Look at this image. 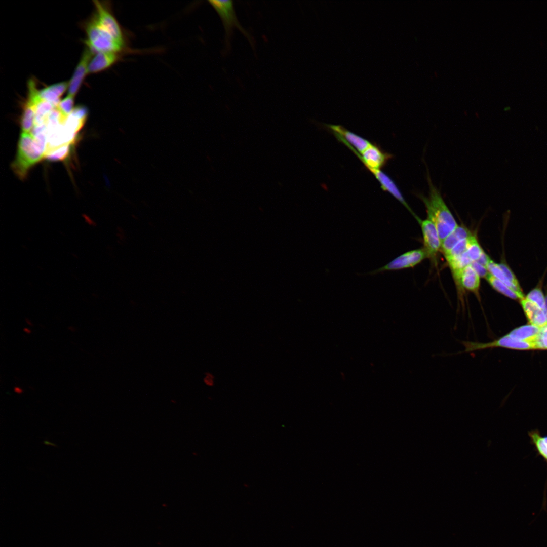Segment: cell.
I'll list each match as a JSON object with an SVG mask.
<instances>
[{
	"label": "cell",
	"instance_id": "6da1fadb",
	"mask_svg": "<svg viewBox=\"0 0 547 547\" xmlns=\"http://www.w3.org/2000/svg\"><path fill=\"white\" fill-rule=\"evenodd\" d=\"M429 192L427 197L419 195L425 205L427 218L435 225L441 242L458 226L454 217L449 209L439 190L433 184L427 174Z\"/></svg>",
	"mask_w": 547,
	"mask_h": 547
},
{
	"label": "cell",
	"instance_id": "7a4b0ae2",
	"mask_svg": "<svg viewBox=\"0 0 547 547\" xmlns=\"http://www.w3.org/2000/svg\"><path fill=\"white\" fill-rule=\"evenodd\" d=\"M45 152L30 133H21L15 160L12 169L21 179L24 178L28 170L45 157Z\"/></svg>",
	"mask_w": 547,
	"mask_h": 547
},
{
	"label": "cell",
	"instance_id": "3957f363",
	"mask_svg": "<svg viewBox=\"0 0 547 547\" xmlns=\"http://www.w3.org/2000/svg\"><path fill=\"white\" fill-rule=\"evenodd\" d=\"M88 48L93 53L102 52H125L126 44L115 40L99 24L95 15L86 26Z\"/></svg>",
	"mask_w": 547,
	"mask_h": 547
},
{
	"label": "cell",
	"instance_id": "277c9868",
	"mask_svg": "<svg viewBox=\"0 0 547 547\" xmlns=\"http://www.w3.org/2000/svg\"><path fill=\"white\" fill-rule=\"evenodd\" d=\"M208 2L217 13L222 22L225 31L226 42L229 41L233 29L237 28L252 43L251 36L243 28L237 19L233 1L213 0L209 1Z\"/></svg>",
	"mask_w": 547,
	"mask_h": 547
},
{
	"label": "cell",
	"instance_id": "5b68a950",
	"mask_svg": "<svg viewBox=\"0 0 547 547\" xmlns=\"http://www.w3.org/2000/svg\"><path fill=\"white\" fill-rule=\"evenodd\" d=\"M461 343L464 347V350L462 353H471L474 351L496 347L521 350H535L533 345L530 343L514 339L507 334L489 342L462 341Z\"/></svg>",
	"mask_w": 547,
	"mask_h": 547
},
{
	"label": "cell",
	"instance_id": "8992f818",
	"mask_svg": "<svg viewBox=\"0 0 547 547\" xmlns=\"http://www.w3.org/2000/svg\"><path fill=\"white\" fill-rule=\"evenodd\" d=\"M95 16L101 26L116 41L126 44L122 27L113 15L109 4L98 1H93Z\"/></svg>",
	"mask_w": 547,
	"mask_h": 547
},
{
	"label": "cell",
	"instance_id": "52a82bcc",
	"mask_svg": "<svg viewBox=\"0 0 547 547\" xmlns=\"http://www.w3.org/2000/svg\"><path fill=\"white\" fill-rule=\"evenodd\" d=\"M336 138L358 157L368 170H380L393 158L391 154L385 152L376 144L371 143L364 151L359 153L344 140L339 137Z\"/></svg>",
	"mask_w": 547,
	"mask_h": 547
},
{
	"label": "cell",
	"instance_id": "ba28073f",
	"mask_svg": "<svg viewBox=\"0 0 547 547\" xmlns=\"http://www.w3.org/2000/svg\"><path fill=\"white\" fill-rule=\"evenodd\" d=\"M427 254L423 248L409 251L396 257L384 266L368 272L374 275L387 271L398 270L412 268L419 264Z\"/></svg>",
	"mask_w": 547,
	"mask_h": 547
},
{
	"label": "cell",
	"instance_id": "9c48e42d",
	"mask_svg": "<svg viewBox=\"0 0 547 547\" xmlns=\"http://www.w3.org/2000/svg\"><path fill=\"white\" fill-rule=\"evenodd\" d=\"M423 236V248L428 258L434 262L437 261V255L441 251V240L435 224L429 219L421 220L418 218Z\"/></svg>",
	"mask_w": 547,
	"mask_h": 547
},
{
	"label": "cell",
	"instance_id": "30bf717a",
	"mask_svg": "<svg viewBox=\"0 0 547 547\" xmlns=\"http://www.w3.org/2000/svg\"><path fill=\"white\" fill-rule=\"evenodd\" d=\"M92 52L86 49L68 82V94L74 96L79 90L85 75L88 73V67L91 59Z\"/></svg>",
	"mask_w": 547,
	"mask_h": 547
},
{
	"label": "cell",
	"instance_id": "8fae6325",
	"mask_svg": "<svg viewBox=\"0 0 547 547\" xmlns=\"http://www.w3.org/2000/svg\"><path fill=\"white\" fill-rule=\"evenodd\" d=\"M454 278L459 287L473 293L477 298L480 299L479 289L481 277L471 264L462 269Z\"/></svg>",
	"mask_w": 547,
	"mask_h": 547
},
{
	"label": "cell",
	"instance_id": "7c38bea8",
	"mask_svg": "<svg viewBox=\"0 0 547 547\" xmlns=\"http://www.w3.org/2000/svg\"><path fill=\"white\" fill-rule=\"evenodd\" d=\"M123 52H102L96 53L91 59L88 73H94L106 70L121 60Z\"/></svg>",
	"mask_w": 547,
	"mask_h": 547
},
{
	"label": "cell",
	"instance_id": "4fadbf2b",
	"mask_svg": "<svg viewBox=\"0 0 547 547\" xmlns=\"http://www.w3.org/2000/svg\"><path fill=\"white\" fill-rule=\"evenodd\" d=\"M327 127L332 131L336 137L344 140L359 153H362L371 144L368 140L349 131L342 126L329 125Z\"/></svg>",
	"mask_w": 547,
	"mask_h": 547
},
{
	"label": "cell",
	"instance_id": "5bb4252c",
	"mask_svg": "<svg viewBox=\"0 0 547 547\" xmlns=\"http://www.w3.org/2000/svg\"><path fill=\"white\" fill-rule=\"evenodd\" d=\"M520 302L529 324L539 327L547 325V304L542 309L525 297L520 300Z\"/></svg>",
	"mask_w": 547,
	"mask_h": 547
},
{
	"label": "cell",
	"instance_id": "9a60e30c",
	"mask_svg": "<svg viewBox=\"0 0 547 547\" xmlns=\"http://www.w3.org/2000/svg\"><path fill=\"white\" fill-rule=\"evenodd\" d=\"M376 177L381 185V188L390 193L395 199L402 204L417 219L418 217L408 205L400 190L393 180L380 170L368 169Z\"/></svg>",
	"mask_w": 547,
	"mask_h": 547
},
{
	"label": "cell",
	"instance_id": "2e32d148",
	"mask_svg": "<svg viewBox=\"0 0 547 547\" xmlns=\"http://www.w3.org/2000/svg\"><path fill=\"white\" fill-rule=\"evenodd\" d=\"M68 88V83L62 82L47 86L38 90V95L43 100L51 103L56 107L60 102V98Z\"/></svg>",
	"mask_w": 547,
	"mask_h": 547
},
{
	"label": "cell",
	"instance_id": "e0dca14e",
	"mask_svg": "<svg viewBox=\"0 0 547 547\" xmlns=\"http://www.w3.org/2000/svg\"><path fill=\"white\" fill-rule=\"evenodd\" d=\"M472 235L466 227L458 225L452 233L441 242V251L445 256L457 243Z\"/></svg>",
	"mask_w": 547,
	"mask_h": 547
},
{
	"label": "cell",
	"instance_id": "ac0fdd59",
	"mask_svg": "<svg viewBox=\"0 0 547 547\" xmlns=\"http://www.w3.org/2000/svg\"><path fill=\"white\" fill-rule=\"evenodd\" d=\"M540 327L531 324H526L516 328L507 334L518 340L526 341L534 346L535 340L539 332Z\"/></svg>",
	"mask_w": 547,
	"mask_h": 547
},
{
	"label": "cell",
	"instance_id": "d6986e66",
	"mask_svg": "<svg viewBox=\"0 0 547 547\" xmlns=\"http://www.w3.org/2000/svg\"><path fill=\"white\" fill-rule=\"evenodd\" d=\"M35 107L33 102L28 98L25 104L21 119L23 132L30 133L35 125Z\"/></svg>",
	"mask_w": 547,
	"mask_h": 547
},
{
	"label": "cell",
	"instance_id": "ffe728a7",
	"mask_svg": "<svg viewBox=\"0 0 547 547\" xmlns=\"http://www.w3.org/2000/svg\"><path fill=\"white\" fill-rule=\"evenodd\" d=\"M528 434L537 454L547 463V435L542 436L537 429L529 431Z\"/></svg>",
	"mask_w": 547,
	"mask_h": 547
},
{
	"label": "cell",
	"instance_id": "44dd1931",
	"mask_svg": "<svg viewBox=\"0 0 547 547\" xmlns=\"http://www.w3.org/2000/svg\"><path fill=\"white\" fill-rule=\"evenodd\" d=\"M496 291L512 299H519L516 292L498 279L488 272L485 278Z\"/></svg>",
	"mask_w": 547,
	"mask_h": 547
},
{
	"label": "cell",
	"instance_id": "7402d4cb",
	"mask_svg": "<svg viewBox=\"0 0 547 547\" xmlns=\"http://www.w3.org/2000/svg\"><path fill=\"white\" fill-rule=\"evenodd\" d=\"M466 253L472 262L477 261L484 253L477 238L473 234L468 238Z\"/></svg>",
	"mask_w": 547,
	"mask_h": 547
},
{
	"label": "cell",
	"instance_id": "603a6c76",
	"mask_svg": "<svg viewBox=\"0 0 547 547\" xmlns=\"http://www.w3.org/2000/svg\"><path fill=\"white\" fill-rule=\"evenodd\" d=\"M70 144H66L47 151L45 157L50 161H58L65 159L69 154Z\"/></svg>",
	"mask_w": 547,
	"mask_h": 547
},
{
	"label": "cell",
	"instance_id": "cb8c5ba5",
	"mask_svg": "<svg viewBox=\"0 0 547 547\" xmlns=\"http://www.w3.org/2000/svg\"><path fill=\"white\" fill-rule=\"evenodd\" d=\"M525 297L535 303L542 309L546 308L547 304V295L544 296L539 288H536L531 290Z\"/></svg>",
	"mask_w": 547,
	"mask_h": 547
},
{
	"label": "cell",
	"instance_id": "d4e9b609",
	"mask_svg": "<svg viewBox=\"0 0 547 547\" xmlns=\"http://www.w3.org/2000/svg\"><path fill=\"white\" fill-rule=\"evenodd\" d=\"M468 238L460 241L445 256L447 262L461 256L466 252Z\"/></svg>",
	"mask_w": 547,
	"mask_h": 547
},
{
	"label": "cell",
	"instance_id": "484cf974",
	"mask_svg": "<svg viewBox=\"0 0 547 547\" xmlns=\"http://www.w3.org/2000/svg\"><path fill=\"white\" fill-rule=\"evenodd\" d=\"M74 96L68 95L60 101L57 106L59 110L65 116H69L73 110Z\"/></svg>",
	"mask_w": 547,
	"mask_h": 547
},
{
	"label": "cell",
	"instance_id": "4316f807",
	"mask_svg": "<svg viewBox=\"0 0 547 547\" xmlns=\"http://www.w3.org/2000/svg\"><path fill=\"white\" fill-rule=\"evenodd\" d=\"M471 264L481 278H485L489 272L486 267L477 261L472 262Z\"/></svg>",
	"mask_w": 547,
	"mask_h": 547
},
{
	"label": "cell",
	"instance_id": "83f0119b",
	"mask_svg": "<svg viewBox=\"0 0 547 547\" xmlns=\"http://www.w3.org/2000/svg\"><path fill=\"white\" fill-rule=\"evenodd\" d=\"M14 390L15 393L19 394H22L23 392V390L21 388L18 386L15 387L14 388Z\"/></svg>",
	"mask_w": 547,
	"mask_h": 547
},
{
	"label": "cell",
	"instance_id": "f1b7e54d",
	"mask_svg": "<svg viewBox=\"0 0 547 547\" xmlns=\"http://www.w3.org/2000/svg\"><path fill=\"white\" fill-rule=\"evenodd\" d=\"M23 331L27 334H30L31 333V330L28 328H24Z\"/></svg>",
	"mask_w": 547,
	"mask_h": 547
},
{
	"label": "cell",
	"instance_id": "f546056e",
	"mask_svg": "<svg viewBox=\"0 0 547 547\" xmlns=\"http://www.w3.org/2000/svg\"><path fill=\"white\" fill-rule=\"evenodd\" d=\"M25 321H26V323H27V324H28V325H29V326H32V323H31V321H30V320H29V319H26V320H25Z\"/></svg>",
	"mask_w": 547,
	"mask_h": 547
},
{
	"label": "cell",
	"instance_id": "4dcf8cb0",
	"mask_svg": "<svg viewBox=\"0 0 547 547\" xmlns=\"http://www.w3.org/2000/svg\"><path fill=\"white\" fill-rule=\"evenodd\" d=\"M68 329L72 332H74L76 330L75 328L73 326L69 327Z\"/></svg>",
	"mask_w": 547,
	"mask_h": 547
},
{
	"label": "cell",
	"instance_id": "1f68e13d",
	"mask_svg": "<svg viewBox=\"0 0 547 547\" xmlns=\"http://www.w3.org/2000/svg\"><path fill=\"white\" fill-rule=\"evenodd\" d=\"M44 443L45 444H50V445H53L54 446H55V447L56 446L55 444H52V443H50V442H49L48 441H44Z\"/></svg>",
	"mask_w": 547,
	"mask_h": 547
}]
</instances>
